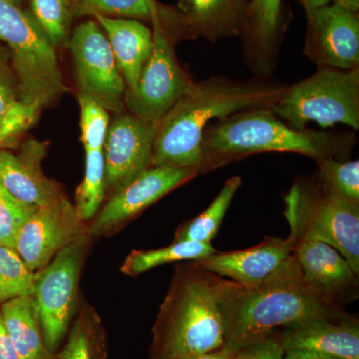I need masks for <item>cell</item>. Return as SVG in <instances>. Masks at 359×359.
<instances>
[{"mask_svg":"<svg viewBox=\"0 0 359 359\" xmlns=\"http://www.w3.org/2000/svg\"><path fill=\"white\" fill-rule=\"evenodd\" d=\"M219 302L224 323L221 351L231 356L295 323L347 318L334 299L320 294L304 280L295 254L257 285L224 280Z\"/></svg>","mask_w":359,"mask_h":359,"instance_id":"cell-1","label":"cell"},{"mask_svg":"<svg viewBox=\"0 0 359 359\" xmlns=\"http://www.w3.org/2000/svg\"><path fill=\"white\" fill-rule=\"evenodd\" d=\"M287 84L271 78L236 80L212 76L193 82L158 124L151 167L189 168L204 172L203 134L212 121L255 109L271 108Z\"/></svg>","mask_w":359,"mask_h":359,"instance_id":"cell-2","label":"cell"},{"mask_svg":"<svg viewBox=\"0 0 359 359\" xmlns=\"http://www.w3.org/2000/svg\"><path fill=\"white\" fill-rule=\"evenodd\" d=\"M224 280L195 262L177 264L156 318L150 359L218 353L224 346Z\"/></svg>","mask_w":359,"mask_h":359,"instance_id":"cell-3","label":"cell"},{"mask_svg":"<svg viewBox=\"0 0 359 359\" xmlns=\"http://www.w3.org/2000/svg\"><path fill=\"white\" fill-rule=\"evenodd\" d=\"M346 132L292 128L271 108H255L217 120L203 134L204 172L257 153H297L314 160L346 155L355 144Z\"/></svg>","mask_w":359,"mask_h":359,"instance_id":"cell-4","label":"cell"},{"mask_svg":"<svg viewBox=\"0 0 359 359\" xmlns=\"http://www.w3.org/2000/svg\"><path fill=\"white\" fill-rule=\"evenodd\" d=\"M0 43L11 54L20 102L41 111L67 91L55 47L13 0H0Z\"/></svg>","mask_w":359,"mask_h":359,"instance_id":"cell-5","label":"cell"},{"mask_svg":"<svg viewBox=\"0 0 359 359\" xmlns=\"http://www.w3.org/2000/svg\"><path fill=\"white\" fill-rule=\"evenodd\" d=\"M271 110L297 130L306 129L311 122L321 128L344 124L358 130L359 67L318 68L311 76L287 86Z\"/></svg>","mask_w":359,"mask_h":359,"instance_id":"cell-6","label":"cell"},{"mask_svg":"<svg viewBox=\"0 0 359 359\" xmlns=\"http://www.w3.org/2000/svg\"><path fill=\"white\" fill-rule=\"evenodd\" d=\"M290 233L309 235L332 245L359 273V204L299 180L285 197Z\"/></svg>","mask_w":359,"mask_h":359,"instance_id":"cell-7","label":"cell"},{"mask_svg":"<svg viewBox=\"0 0 359 359\" xmlns=\"http://www.w3.org/2000/svg\"><path fill=\"white\" fill-rule=\"evenodd\" d=\"M92 236H83L58 252L35 273L32 297L45 344L57 353L78 311V283Z\"/></svg>","mask_w":359,"mask_h":359,"instance_id":"cell-8","label":"cell"},{"mask_svg":"<svg viewBox=\"0 0 359 359\" xmlns=\"http://www.w3.org/2000/svg\"><path fill=\"white\" fill-rule=\"evenodd\" d=\"M153 48L133 91H126L125 108L147 121L159 122L188 91L192 80L182 69L174 49V37L163 25L159 13L153 18Z\"/></svg>","mask_w":359,"mask_h":359,"instance_id":"cell-9","label":"cell"},{"mask_svg":"<svg viewBox=\"0 0 359 359\" xmlns=\"http://www.w3.org/2000/svg\"><path fill=\"white\" fill-rule=\"evenodd\" d=\"M67 47L72 53L80 94L116 114L124 112L126 84L109 41L97 21L77 25Z\"/></svg>","mask_w":359,"mask_h":359,"instance_id":"cell-10","label":"cell"},{"mask_svg":"<svg viewBox=\"0 0 359 359\" xmlns=\"http://www.w3.org/2000/svg\"><path fill=\"white\" fill-rule=\"evenodd\" d=\"M198 174L197 170L189 168L149 167L110 196L88 224L90 235H112L144 210Z\"/></svg>","mask_w":359,"mask_h":359,"instance_id":"cell-11","label":"cell"},{"mask_svg":"<svg viewBox=\"0 0 359 359\" xmlns=\"http://www.w3.org/2000/svg\"><path fill=\"white\" fill-rule=\"evenodd\" d=\"M87 233L88 224L65 197L57 204L37 208L18 231L14 250L28 269L36 273L60 250Z\"/></svg>","mask_w":359,"mask_h":359,"instance_id":"cell-12","label":"cell"},{"mask_svg":"<svg viewBox=\"0 0 359 359\" xmlns=\"http://www.w3.org/2000/svg\"><path fill=\"white\" fill-rule=\"evenodd\" d=\"M158 124L126 110L116 114L103 148L106 193L112 195L151 167Z\"/></svg>","mask_w":359,"mask_h":359,"instance_id":"cell-13","label":"cell"},{"mask_svg":"<svg viewBox=\"0 0 359 359\" xmlns=\"http://www.w3.org/2000/svg\"><path fill=\"white\" fill-rule=\"evenodd\" d=\"M306 18L304 52L311 62L318 68L359 67L358 13L334 2L306 13Z\"/></svg>","mask_w":359,"mask_h":359,"instance_id":"cell-14","label":"cell"},{"mask_svg":"<svg viewBox=\"0 0 359 359\" xmlns=\"http://www.w3.org/2000/svg\"><path fill=\"white\" fill-rule=\"evenodd\" d=\"M48 144L28 139L20 153L0 149V185L15 199L35 207L57 204L65 196L57 182L44 174Z\"/></svg>","mask_w":359,"mask_h":359,"instance_id":"cell-15","label":"cell"},{"mask_svg":"<svg viewBox=\"0 0 359 359\" xmlns=\"http://www.w3.org/2000/svg\"><path fill=\"white\" fill-rule=\"evenodd\" d=\"M294 254V238L268 237L261 244L233 252H215L211 256L194 261L201 268L242 285L264 282L287 263Z\"/></svg>","mask_w":359,"mask_h":359,"instance_id":"cell-16","label":"cell"},{"mask_svg":"<svg viewBox=\"0 0 359 359\" xmlns=\"http://www.w3.org/2000/svg\"><path fill=\"white\" fill-rule=\"evenodd\" d=\"M249 0H179L172 11L174 32L187 39L210 42L241 36Z\"/></svg>","mask_w":359,"mask_h":359,"instance_id":"cell-17","label":"cell"},{"mask_svg":"<svg viewBox=\"0 0 359 359\" xmlns=\"http://www.w3.org/2000/svg\"><path fill=\"white\" fill-rule=\"evenodd\" d=\"M285 21L283 0H249L243 37V58L255 77L271 78L278 65Z\"/></svg>","mask_w":359,"mask_h":359,"instance_id":"cell-18","label":"cell"},{"mask_svg":"<svg viewBox=\"0 0 359 359\" xmlns=\"http://www.w3.org/2000/svg\"><path fill=\"white\" fill-rule=\"evenodd\" d=\"M276 337L285 351L304 349L342 359H359L358 323L348 316L340 320L318 318L278 330Z\"/></svg>","mask_w":359,"mask_h":359,"instance_id":"cell-19","label":"cell"},{"mask_svg":"<svg viewBox=\"0 0 359 359\" xmlns=\"http://www.w3.org/2000/svg\"><path fill=\"white\" fill-rule=\"evenodd\" d=\"M290 236L294 238V254L304 280L314 290L334 299L355 283L358 276L339 250L309 235Z\"/></svg>","mask_w":359,"mask_h":359,"instance_id":"cell-20","label":"cell"},{"mask_svg":"<svg viewBox=\"0 0 359 359\" xmlns=\"http://www.w3.org/2000/svg\"><path fill=\"white\" fill-rule=\"evenodd\" d=\"M93 16L109 41L126 91H133L152 52V30L138 20L108 18L100 14Z\"/></svg>","mask_w":359,"mask_h":359,"instance_id":"cell-21","label":"cell"},{"mask_svg":"<svg viewBox=\"0 0 359 359\" xmlns=\"http://www.w3.org/2000/svg\"><path fill=\"white\" fill-rule=\"evenodd\" d=\"M4 327L20 359H56L45 344L39 311L32 297H18L1 304Z\"/></svg>","mask_w":359,"mask_h":359,"instance_id":"cell-22","label":"cell"},{"mask_svg":"<svg viewBox=\"0 0 359 359\" xmlns=\"http://www.w3.org/2000/svg\"><path fill=\"white\" fill-rule=\"evenodd\" d=\"M241 185V177L233 176L229 179L212 204L202 214L180 224L175 233L173 243L197 242L212 244V241L218 233L222 222Z\"/></svg>","mask_w":359,"mask_h":359,"instance_id":"cell-23","label":"cell"},{"mask_svg":"<svg viewBox=\"0 0 359 359\" xmlns=\"http://www.w3.org/2000/svg\"><path fill=\"white\" fill-rule=\"evenodd\" d=\"M105 358L106 335L100 318L91 308L81 309L56 359Z\"/></svg>","mask_w":359,"mask_h":359,"instance_id":"cell-24","label":"cell"},{"mask_svg":"<svg viewBox=\"0 0 359 359\" xmlns=\"http://www.w3.org/2000/svg\"><path fill=\"white\" fill-rule=\"evenodd\" d=\"M216 252L212 244L179 242L157 250H133L123 264L121 271L129 276H140L149 269L177 262L199 261Z\"/></svg>","mask_w":359,"mask_h":359,"instance_id":"cell-25","label":"cell"},{"mask_svg":"<svg viewBox=\"0 0 359 359\" xmlns=\"http://www.w3.org/2000/svg\"><path fill=\"white\" fill-rule=\"evenodd\" d=\"M30 15L55 48L68 46L73 0H29Z\"/></svg>","mask_w":359,"mask_h":359,"instance_id":"cell-26","label":"cell"},{"mask_svg":"<svg viewBox=\"0 0 359 359\" xmlns=\"http://www.w3.org/2000/svg\"><path fill=\"white\" fill-rule=\"evenodd\" d=\"M85 176L76 193L78 215L84 222L96 216L105 199V164L103 150L86 151Z\"/></svg>","mask_w":359,"mask_h":359,"instance_id":"cell-27","label":"cell"},{"mask_svg":"<svg viewBox=\"0 0 359 359\" xmlns=\"http://www.w3.org/2000/svg\"><path fill=\"white\" fill-rule=\"evenodd\" d=\"M35 273L28 269L13 248L0 245V304L32 297Z\"/></svg>","mask_w":359,"mask_h":359,"instance_id":"cell-28","label":"cell"},{"mask_svg":"<svg viewBox=\"0 0 359 359\" xmlns=\"http://www.w3.org/2000/svg\"><path fill=\"white\" fill-rule=\"evenodd\" d=\"M318 183L327 190L359 204V161H337L335 158L316 160Z\"/></svg>","mask_w":359,"mask_h":359,"instance_id":"cell-29","label":"cell"},{"mask_svg":"<svg viewBox=\"0 0 359 359\" xmlns=\"http://www.w3.org/2000/svg\"><path fill=\"white\" fill-rule=\"evenodd\" d=\"M74 15H100L108 18L153 20L159 11L154 0H73Z\"/></svg>","mask_w":359,"mask_h":359,"instance_id":"cell-30","label":"cell"},{"mask_svg":"<svg viewBox=\"0 0 359 359\" xmlns=\"http://www.w3.org/2000/svg\"><path fill=\"white\" fill-rule=\"evenodd\" d=\"M78 102L81 115V140L85 152L103 150L106 135L109 128V113L88 96L79 94Z\"/></svg>","mask_w":359,"mask_h":359,"instance_id":"cell-31","label":"cell"},{"mask_svg":"<svg viewBox=\"0 0 359 359\" xmlns=\"http://www.w3.org/2000/svg\"><path fill=\"white\" fill-rule=\"evenodd\" d=\"M37 208L15 199L0 185V245L14 249L18 231Z\"/></svg>","mask_w":359,"mask_h":359,"instance_id":"cell-32","label":"cell"},{"mask_svg":"<svg viewBox=\"0 0 359 359\" xmlns=\"http://www.w3.org/2000/svg\"><path fill=\"white\" fill-rule=\"evenodd\" d=\"M40 110L18 101L7 113L0 127V148L11 145L20 135L36 121Z\"/></svg>","mask_w":359,"mask_h":359,"instance_id":"cell-33","label":"cell"},{"mask_svg":"<svg viewBox=\"0 0 359 359\" xmlns=\"http://www.w3.org/2000/svg\"><path fill=\"white\" fill-rule=\"evenodd\" d=\"M20 101L18 81L11 54L4 44H0V127L11 108Z\"/></svg>","mask_w":359,"mask_h":359,"instance_id":"cell-34","label":"cell"},{"mask_svg":"<svg viewBox=\"0 0 359 359\" xmlns=\"http://www.w3.org/2000/svg\"><path fill=\"white\" fill-rule=\"evenodd\" d=\"M285 349L276 337L259 340L233 354V359H285Z\"/></svg>","mask_w":359,"mask_h":359,"instance_id":"cell-35","label":"cell"},{"mask_svg":"<svg viewBox=\"0 0 359 359\" xmlns=\"http://www.w3.org/2000/svg\"><path fill=\"white\" fill-rule=\"evenodd\" d=\"M0 359H20L14 348L11 337L7 334L1 313H0Z\"/></svg>","mask_w":359,"mask_h":359,"instance_id":"cell-36","label":"cell"},{"mask_svg":"<svg viewBox=\"0 0 359 359\" xmlns=\"http://www.w3.org/2000/svg\"><path fill=\"white\" fill-rule=\"evenodd\" d=\"M285 359H342L318 351H304V349H289L285 351Z\"/></svg>","mask_w":359,"mask_h":359,"instance_id":"cell-37","label":"cell"},{"mask_svg":"<svg viewBox=\"0 0 359 359\" xmlns=\"http://www.w3.org/2000/svg\"><path fill=\"white\" fill-rule=\"evenodd\" d=\"M165 359H233V356L218 351V353L199 354V355L179 356V358H171Z\"/></svg>","mask_w":359,"mask_h":359,"instance_id":"cell-38","label":"cell"},{"mask_svg":"<svg viewBox=\"0 0 359 359\" xmlns=\"http://www.w3.org/2000/svg\"><path fill=\"white\" fill-rule=\"evenodd\" d=\"M299 1L301 2L302 6L306 9V13L330 4V0H299Z\"/></svg>","mask_w":359,"mask_h":359,"instance_id":"cell-39","label":"cell"},{"mask_svg":"<svg viewBox=\"0 0 359 359\" xmlns=\"http://www.w3.org/2000/svg\"><path fill=\"white\" fill-rule=\"evenodd\" d=\"M334 2L353 13H358L359 9V0H334Z\"/></svg>","mask_w":359,"mask_h":359,"instance_id":"cell-40","label":"cell"},{"mask_svg":"<svg viewBox=\"0 0 359 359\" xmlns=\"http://www.w3.org/2000/svg\"><path fill=\"white\" fill-rule=\"evenodd\" d=\"M13 1L14 4H18V6H20L21 1H22V0H13Z\"/></svg>","mask_w":359,"mask_h":359,"instance_id":"cell-41","label":"cell"}]
</instances>
